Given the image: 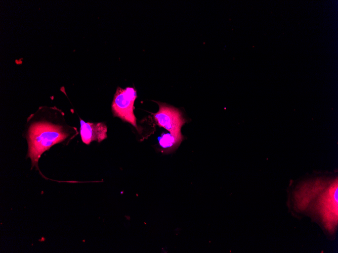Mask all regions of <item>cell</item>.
Returning <instances> with one entry per match:
<instances>
[{
	"instance_id": "1",
	"label": "cell",
	"mask_w": 338,
	"mask_h": 253,
	"mask_svg": "<svg viewBox=\"0 0 338 253\" xmlns=\"http://www.w3.org/2000/svg\"><path fill=\"white\" fill-rule=\"evenodd\" d=\"M69 136L62 126L48 122H36L28 129L27 157L32 166H37L41 155L55 144L62 142Z\"/></svg>"
},
{
	"instance_id": "2",
	"label": "cell",
	"mask_w": 338,
	"mask_h": 253,
	"mask_svg": "<svg viewBox=\"0 0 338 253\" xmlns=\"http://www.w3.org/2000/svg\"><path fill=\"white\" fill-rule=\"evenodd\" d=\"M159 110L152 114L156 124L163 127L177 138L183 140L181 133L183 125L187 122L182 111L173 106L165 103L157 102Z\"/></svg>"
},
{
	"instance_id": "3",
	"label": "cell",
	"mask_w": 338,
	"mask_h": 253,
	"mask_svg": "<svg viewBox=\"0 0 338 253\" xmlns=\"http://www.w3.org/2000/svg\"><path fill=\"white\" fill-rule=\"evenodd\" d=\"M137 97V91L132 87L125 89L118 87L112 103L114 116L119 117L137 128L136 118L134 113V104Z\"/></svg>"
},
{
	"instance_id": "4",
	"label": "cell",
	"mask_w": 338,
	"mask_h": 253,
	"mask_svg": "<svg viewBox=\"0 0 338 253\" xmlns=\"http://www.w3.org/2000/svg\"><path fill=\"white\" fill-rule=\"evenodd\" d=\"M80 134L82 142L89 144L93 141L100 142L107 138V127L103 122H86L80 119Z\"/></svg>"
},
{
	"instance_id": "5",
	"label": "cell",
	"mask_w": 338,
	"mask_h": 253,
	"mask_svg": "<svg viewBox=\"0 0 338 253\" xmlns=\"http://www.w3.org/2000/svg\"><path fill=\"white\" fill-rule=\"evenodd\" d=\"M158 140L161 150L167 153L176 150L182 141V140L177 138L170 133L162 134Z\"/></svg>"
}]
</instances>
